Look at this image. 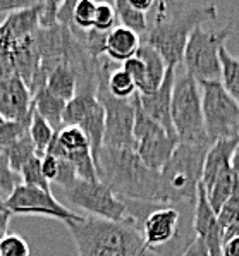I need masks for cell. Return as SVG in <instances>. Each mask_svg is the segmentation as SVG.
I'll use <instances>...</instances> for the list:
<instances>
[{"label": "cell", "instance_id": "6da1fadb", "mask_svg": "<svg viewBox=\"0 0 239 256\" xmlns=\"http://www.w3.org/2000/svg\"><path fill=\"white\" fill-rule=\"evenodd\" d=\"M95 165L100 182L122 202L167 204L160 172L150 170L134 150L102 146Z\"/></svg>", "mask_w": 239, "mask_h": 256}, {"label": "cell", "instance_id": "7a4b0ae2", "mask_svg": "<svg viewBox=\"0 0 239 256\" xmlns=\"http://www.w3.org/2000/svg\"><path fill=\"white\" fill-rule=\"evenodd\" d=\"M154 19L148 24L146 43L154 46L167 68H178L182 62V54L188 38L198 26L217 18L215 4L184 6V4L155 2Z\"/></svg>", "mask_w": 239, "mask_h": 256}, {"label": "cell", "instance_id": "3957f363", "mask_svg": "<svg viewBox=\"0 0 239 256\" xmlns=\"http://www.w3.org/2000/svg\"><path fill=\"white\" fill-rule=\"evenodd\" d=\"M80 256H162L143 241L136 218L126 222L83 216L76 224H66Z\"/></svg>", "mask_w": 239, "mask_h": 256}, {"label": "cell", "instance_id": "277c9868", "mask_svg": "<svg viewBox=\"0 0 239 256\" xmlns=\"http://www.w3.org/2000/svg\"><path fill=\"white\" fill-rule=\"evenodd\" d=\"M214 143H179L164 168L160 170L162 186L169 206H193L202 184L206 152Z\"/></svg>", "mask_w": 239, "mask_h": 256}, {"label": "cell", "instance_id": "5b68a950", "mask_svg": "<svg viewBox=\"0 0 239 256\" xmlns=\"http://www.w3.org/2000/svg\"><path fill=\"white\" fill-rule=\"evenodd\" d=\"M170 119L179 143H186V144L214 143L206 136L205 131L200 82L186 72L181 78H176L174 88H172Z\"/></svg>", "mask_w": 239, "mask_h": 256}, {"label": "cell", "instance_id": "8992f818", "mask_svg": "<svg viewBox=\"0 0 239 256\" xmlns=\"http://www.w3.org/2000/svg\"><path fill=\"white\" fill-rule=\"evenodd\" d=\"M232 33V26L227 24L220 30H205L198 26L188 38L182 54V64L186 74L198 82L218 81L220 78V60L218 54Z\"/></svg>", "mask_w": 239, "mask_h": 256}, {"label": "cell", "instance_id": "52a82bcc", "mask_svg": "<svg viewBox=\"0 0 239 256\" xmlns=\"http://www.w3.org/2000/svg\"><path fill=\"white\" fill-rule=\"evenodd\" d=\"M112 66V60L104 58L100 68L98 86H96V98L105 110V129L104 143L102 146L107 148H126L136 150V141L132 136L134 126V100H120L108 93L107 90V74Z\"/></svg>", "mask_w": 239, "mask_h": 256}, {"label": "cell", "instance_id": "ba28073f", "mask_svg": "<svg viewBox=\"0 0 239 256\" xmlns=\"http://www.w3.org/2000/svg\"><path fill=\"white\" fill-rule=\"evenodd\" d=\"M202 112L206 136L212 141L239 140V104L222 88L220 81L200 82Z\"/></svg>", "mask_w": 239, "mask_h": 256}, {"label": "cell", "instance_id": "9c48e42d", "mask_svg": "<svg viewBox=\"0 0 239 256\" xmlns=\"http://www.w3.org/2000/svg\"><path fill=\"white\" fill-rule=\"evenodd\" d=\"M60 191L69 204L83 208L96 218L110 220V222H126L134 218L128 204L102 182H86L76 179L70 186Z\"/></svg>", "mask_w": 239, "mask_h": 256}, {"label": "cell", "instance_id": "30bf717a", "mask_svg": "<svg viewBox=\"0 0 239 256\" xmlns=\"http://www.w3.org/2000/svg\"><path fill=\"white\" fill-rule=\"evenodd\" d=\"M6 208L10 215H40L60 220L64 224H76L83 220V215H78L70 208L64 206L52 191H45L40 188L18 184L14 191L4 200Z\"/></svg>", "mask_w": 239, "mask_h": 256}, {"label": "cell", "instance_id": "8fae6325", "mask_svg": "<svg viewBox=\"0 0 239 256\" xmlns=\"http://www.w3.org/2000/svg\"><path fill=\"white\" fill-rule=\"evenodd\" d=\"M66 126H72L84 132L95 160L102 150L105 129V110L96 94H76L69 104H66L62 128Z\"/></svg>", "mask_w": 239, "mask_h": 256}, {"label": "cell", "instance_id": "7c38bea8", "mask_svg": "<svg viewBox=\"0 0 239 256\" xmlns=\"http://www.w3.org/2000/svg\"><path fill=\"white\" fill-rule=\"evenodd\" d=\"M131 215L138 220L143 241L152 250L158 251L160 246H166L178 238L181 227V214L176 206L158 204L148 214L131 212Z\"/></svg>", "mask_w": 239, "mask_h": 256}, {"label": "cell", "instance_id": "4fadbf2b", "mask_svg": "<svg viewBox=\"0 0 239 256\" xmlns=\"http://www.w3.org/2000/svg\"><path fill=\"white\" fill-rule=\"evenodd\" d=\"M193 230L196 238L205 244L210 256H222V227L217 220V214L212 210L206 200L205 189L200 184L196 203L193 208Z\"/></svg>", "mask_w": 239, "mask_h": 256}, {"label": "cell", "instance_id": "5bb4252c", "mask_svg": "<svg viewBox=\"0 0 239 256\" xmlns=\"http://www.w3.org/2000/svg\"><path fill=\"white\" fill-rule=\"evenodd\" d=\"M33 94L19 76L0 80V116L6 120H30Z\"/></svg>", "mask_w": 239, "mask_h": 256}, {"label": "cell", "instance_id": "9a60e30c", "mask_svg": "<svg viewBox=\"0 0 239 256\" xmlns=\"http://www.w3.org/2000/svg\"><path fill=\"white\" fill-rule=\"evenodd\" d=\"M176 69L178 68H167L166 78H164L162 84L158 90L152 93H138V102L150 119H154L156 124L162 126L166 129L167 134L176 136L174 128H172L170 119V105H172V88L176 82Z\"/></svg>", "mask_w": 239, "mask_h": 256}, {"label": "cell", "instance_id": "2e32d148", "mask_svg": "<svg viewBox=\"0 0 239 256\" xmlns=\"http://www.w3.org/2000/svg\"><path fill=\"white\" fill-rule=\"evenodd\" d=\"M38 6L40 2L28 9L9 14V18H6V21L0 24V52H9L18 43L33 36L40 30Z\"/></svg>", "mask_w": 239, "mask_h": 256}, {"label": "cell", "instance_id": "e0dca14e", "mask_svg": "<svg viewBox=\"0 0 239 256\" xmlns=\"http://www.w3.org/2000/svg\"><path fill=\"white\" fill-rule=\"evenodd\" d=\"M239 146V140H220L214 141V144L206 152L205 164H203V176H202V188L208 189L214 180L217 179L224 168L230 167V160L234 156V152Z\"/></svg>", "mask_w": 239, "mask_h": 256}, {"label": "cell", "instance_id": "ac0fdd59", "mask_svg": "<svg viewBox=\"0 0 239 256\" xmlns=\"http://www.w3.org/2000/svg\"><path fill=\"white\" fill-rule=\"evenodd\" d=\"M178 144L179 140L176 136L164 134L136 143L134 152L140 156L141 162L146 165L150 170L160 172L164 168V165L167 164V160L170 158V155L174 153Z\"/></svg>", "mask_w": 239, "mask_h": 256}, {"label": "cell", "instance_id": "d6986e66", "mask_svg": "<svg viewBox=\"0 0 239 256\" xmlns=\"http://www.w3.org/2000/svg\"><path fill=\"white\" fill-rule=\"evenodd\" d=\"M141 46V38L132 31L117 24L107 33L105 40V55L112 62H126L134 57Z\"/></svg>", "mask_w": 239, "mask_h": 256}, {"label": "cell", "instance_id": "ffe728a7", "mask_svg": "<svg viewBox=\"0 0 239 256\" xmlns=\"http://www.w3.org/2000/svg\"><path fill=\"white\" fill-rule=\"evenodd\" d=\"M45 90L54 96H57L58 100L69 104L78 93V80L74 70L68 64L57 66L46 78Z\"/></svg>", "mask_w": 239, "mask_h": 256}, {"label": "cell", "instance_id": "44dd1931", "mask_svg": "<svg viewBox=\"0 0 239 256\" xmlns=\"http://www.w3.org/2000/svg\"><path fill=\"white\" fill-rule=\"evenodd\" d=\"M238 191H239L238 176L234 174L232 167H227L218 174L217 179L214 180V184H212L208 189H205V194H206V200H208L212 210L217 214L222 208V204Z\"/></svg>", "mask_w": 239, "mask_h": 256}, {"label": "cell", "instance_id": "7402d4cb", "mask_svg": "<svg viewBox=\"0 0 239 256\" xmlns=\"http://www.w3.org/2000/svg\"><path fill=\"white\" fill-rule=\"evenodd\" d=\"M33 108L40 117H43L56 132L62 129V116H64L66 102L58 100L52 93H48L45 88L38 90L33 94Z\"/></svg>", "mask_w": 239, "mask_h": 256}, {"label": "cell", "instance_id": "603a6c76", "mask_svg": "<svg viewBox=\"0 0 239 256\" xmlns=\"http://www.w3.org/2000/svg\"><path fill=\"white\" fill-rule=\"evenodd\" d=\"M136 57L141 58V62L144 64L152 92L158 90L167 72V66H166V62H164V58L160 57V54L156 52L154 46L148 45V43H141L138 52H136Z\"/></svg>", "mask_w": 239, "mask_h": 256}, {"label": "cell", "instance_id": "cb8c5ba5", "mask_svg": "<svg viewBox=\"0 0 239 256\" xmlns=\"http://www.w3.org/2000/svg\"><path fill=\"white\" fill-rule=\"evenodd\" d=\"M218 60H220V81L222 88L229 93L230 98L239 104V58L230 55V52L227 50V46L224 45L220 48L218 54Z\"/></svg>", "mask_w": 239, "mask_h": 256}, {"label": "cell", "instance_id": "d4e9b609", "mask_svg": "<svg viewBox=\"0 0 239 256\" xmlns=\"http://www.w3.org/2000/svg\"><path fill=\"white\" fill-rule=\"evenodd\" d=\"M30 138H31V143L34 146V152H36V156H42L46 153L48 150L50 143L52 140L56 138L57 132L52 129V126L48 124L43 117L38 116L33 108V114H31V122H30Z\"/></svg>", "mask_w": 239, "mask_h": 256}, {"label": "cell", "instance_id": "484cf974", "mask_svg": "<svg viewBox=\"0 0 239 256\" xmlns=\"http://www.w3.org/2000/svg\"><path fill=\"white\" fill-rule=\"evenodd\" d=\"M2 152H4V155L7 156L10 170H12L16 176H19L22 167H24L33 156H36V152H34V146H33V143H31L30 134L21 138L19 141H16L14 144H10L9 148L2 150Z\"/></svg>", "mask_w": 239, "mask_h": 256}, {"label": "cell", "instance_id": "4316f807", "mask_svg": "<svg viewBox=\"0 0 239 256\" xmlns=\"http://www.w3.org/2000/svg\"><path fill=\"white\" fill-rule=\"evenodd\" d=\"M114 9H116V14H117V19H119L120 26L132 31V33H136L138 36L146 34V31H148L146 16L132 9L128 0H117V2L114 4Z\"/></svg>", "mask_w": 239, "mask_h": 256}, {"label": "cell", "instance_id": "83f0119b", "mask_svg": "<svg viewBox=\"0 0 239 256\" xmlns=\"http://www.w3.org/2000/svg\"><path fill=\"white\" fill-rule=\"evenodd\" d=\"M62 158L69 160L74 165V170H76L78 179L86 180V182H100L98 176H96V165L93 160L92 150L84 148V150H78V152H70L64 153Z\"/></svg>", "mask_w": 239, "mask_h": 256}, {"label": "cell", "instance_id": "f1b7e54d", "mask_svg": "<svg viewBox=\"0 0 239 256\" xmlns=\"http://www.w3.org/2000/svg\"><path fill=\"white\" fill-rule=\"evenodd\" d=\"M105 84H107L108 93L116 98H120V100H129V98H132L136 93H138L136 92L134 82L131 80V76H129L122 68L108 69Z\"/></svg>", "mask_w": 239, "mask_h": 256}, {"label": "cell", "instance_id": "f546056e", "mask_svg": "<svg viewBox=\"0 0 239 256\" xmlns=\"http://www.w3.org/2000/svg\"><path fill=\"white\" fill-rule=\"evenodd\" d=\"M56 138H57L58 144L66 150V153L90 148V141H88V138H86L84 132L78 128H72V126H66V128H62L60 131L56 134Z\"/></svg>", "mask_w": 239, "mask_h": 256}, {"label": "cell", "instance_id": "4dcf8cb0", "mask_svg": "<svg viewBox=\"0 0 239 256\" xmlns=\"http://www.w3.org/2000/svg\"><path fill=\"white\" fill-rule=\"evenodd\" d=\"M30 120H6L0 126V152L9 148L16 141L30 132Z\"/></svg>", "mask_w": 239, "mask_h": 256}, {"label": "cell", "instance_id": "1f68e13d", "mask_svg": "<svg viewBox=\"0 0 239 256\" xmlns=\"http://www.w3.org/2000/svg\"><path fill=\"white\" fill-rule=\"evenodd\" d=\"M19 179H21V184H26V186H33V188H40V189H45V191H50V182L43 177V172H42L40 156H33V158L22 167V170L19 172Z\"/></svg>", "mask_w": 239, "mask_h": 256}, {"label": "cell", "instance_id": "d6a6232c", "mask_svg": "<svg viewBox=\"0 0 239 256\" xmlns=\"http://www.w3.org/2000/svg\"><path fill=\"white\" fill-rule=\"evenodd\" d=\"M95 10H96V2H93V0H78L72 14L74 28L80 31L93 30Z\"/></svg>", "mask_w": 239, "mask_h": 256}, {"label": "cell", "instance_id": "836d02e7", "mask_svg": "<svg viewBox=\"0 0 239 256\" xmlns=\"http://www.w3.org/2000/svg\"><path fill=\"white\" fill-rule=\"evenodd\" d=\"M217 220L222 227V232L232 227H239V191L234 192L222 208L217 212Z\"/></svg>", "mask_w": 239, "mask_h": 256}, {"label": "cell", "instance_id": "e575fe53", "mask_svg": "<svg viewBox=\"0 0 239 256\" xmlns=\"http://www.w3.org/2000/svg\"><path fill=\"white\" fill-rule=\"evenodd\" d=\"M116 21H117V14H116V9H114V4H108V2L96 4L93 30L102 31V33H108V31L116 28Z\"/></svg>", "mask_w": 239, "mask_h": 256}, {"label": "cell", "instance_id": "d590c367", "mask_svg": "<svg viewBox=\"0 0 239 256\" xmlns=\"http://www.w3.org/2000/svg\"><path fill=\"white\" fill-rule=\"evenodd\" d=\"M0 256H30V246L19 234L7 232L0 239Z\"/></svg>", "mask_w": 239, "mask_h": 256}, {"label": "cell", "instance_id": "8d00e7d4", "mask_svg": "<svg viewBox=\"0 0 239 256\" xmlns=\"http://www.w3.org/2000/svg\"><path fill=\"white\" fill-rule=\"evenodd\" d=\"M60 2L57 0H48V2H40L38 6V21H40V30H54L58 26L57 12Z\"/></svg>", "mask_w": 239, "mask_h": 256}, {"label": "cell", "instance_id": "74e56055", "mask_svg": "<svg viewBox=\"0 0 239 256\" xmlns=\"http://www.w3.org/2000/svg\"><path fill=\"white\" fill-rule=\"evenodd\" d=\"M42 172H43V177H45L48 182L56 180V177L58 174V160L56 156L48 155V153H45V155L42 156Z\"/></svg>", "mask_w": 239, "mask_h": 256}, {"label": "cell", "instance_id": "f35d334b", "mask_svg": "<svg viewBox=\"0 0 239 256\" xmlns=\"http://www.w3.org/2000/svg\"><path fill=\"white\" fill-rule=\"evenodd\" d=\"M34 0H0V14H12L18 12V10L28 9V7H33Z\"/></svg>", "mask_w": 239, "mask_h": 256}, {"label": "cell", "instance_id": "ab89813d", "mask_svg": "<svg viewBox=\"0 0 239 256\" xmlns=\"http://www.w3.org/2000/svg\"><path fill=\"white\" fill-rule=\"evenodd\" d=\"M181 256H210V254H208V250L205 248V244L200 241L198 238H194L188 242V246L184 248Z\"/></svg>", "mask_w": 239, "mask_h": 256}, {"label": "cell", "instance_id": "60d3db41", "mask_svg": "<svg viewBox=\"0 0 239 256\" xmlns=\"http://www.w3.org/2000/svg\"><path fill=\"white\" fill-rule=\"evenodd\" d=\"M128 2L132 9L138 10L141 14H144V16L148 12H152V9H154V6H155L154 0H128Z\"/></svg>", "mask_w": 239, "mask_h": 256}, {"label": "cell", "instance_id": "b9f144b4", "mask_svg": "<svg viewBox=\"0 0 239 256\" xmlns=\"http://www.w3.org/2000/svg\"><path fill=\"white\" fill-rule=\"evenodd\" d=\"M230 167H232L234 174H236L239 179V146L236 148V152H234V156H232V160H230Z\"/></svg>", "mask_w": 239, "mask_h": 256}, {"label": "cell", "instance_id": "7bdbcfd3", "mask_svg": "<svg viewBox=\"0 0 239 256\" xmlns=\"http://www.w3.org/2000/svg\"><path fill=\"white\" fill-rule=\"evenodd\" d=\"M4 122H6V119H4V117H2V116H0V126H2V124H4Z\"/></svg>", "mask_w": 239, "mask_h": 256}]
</instances>
